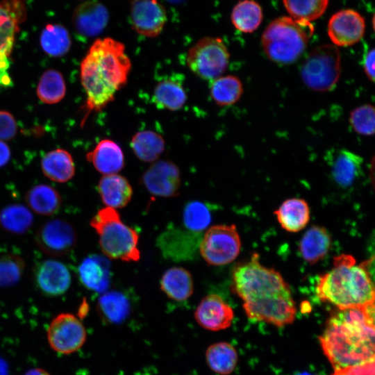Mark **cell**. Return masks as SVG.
<instances>
[{"label":"cell","instance_id":"obj_1","mask_svg":"<svg viewBox=\"0 0 375 375\" xmlns=\"http://www.w3.org/2000/svg\"><path fill=\"white\" fill-rule=\"evenodd\" d=\"M232 278L249 318L277 326L293 322L297 309L288 284L278 272L262 266L258 253L237 265Z\"/></svg>","mask_w":375,"mask_h":375},{"label":"cell","instance_id":"obj_2","mask_svg":"<svg viewBox=\"0 0 375 375\" xmlns=\"http://www.w3.org/2000/svg\"><path fill=\"white\" fill-rule=\"evenodd\" d=\"M374 303L338 309L319 338L334 369L374 361Z\"/></svg>","mask_w":375,"mask_h":375},{"label":"cell","instance_id":"obj_3","mask_svg":"<svg viewBox=\"0 0 375 375\" xmlns=\"http://www.w3.org/2000/svg\"><path fill=\"white\" fill-rule=\"evenodd\" d=\"M131 61L121 42L96 40L81 63V81L86 94L85 110L100 111L127 83Z\"/></svg>","mask_w":375,"mask_h":375},{"label":"cell","instance_id":"obj_4","mask_svg":"<svg viewBox=\"0 0 375 375\" xmlns=\"http://www.w3.org/2000/svg\"><path fill=\"white\" fill-rule=\"evenodd\" d=\"M317 297L338 309L362 307L374 303V288L364 265H356L349 255L334 260L333 268L322 275L316 287Z\"/></svg>","mask_w":375,"mask_h":375},{"label":"cell","instance_id":"obj_5","mask_svg":"<svg viewBox=\"0 0 375 375\" xmlns=\"http://www.w3.org/2000/svg\"><path fill=\"white\" fill-rule=\"evenodd\" d=\"M314 33L310 22L281 17L273 20L262 35L267 56L278 64L288 65L298 59Z\"/></svg>","mask_w":375,"mask_h":375},{"label":"cell","instance_id":"obj_6","mask_svg":"<svg viewBox=\"0 0 375 375\" xmlns=\"http://www.w3.org/2000/svg\"><path fill=\"white\" fill-rule=\"evenodd\" d=\"M90 226L99 235L100 248L106 257L126 262L139 260L138 234L122 222L116 209L106 207L99 210Z\"/></svg>","mask_w":375,"mask_h":375},{"label":"cell","instance_id":"obj_7","mask_svg":"<svg viewBox=\"0 0 375 375\" xmlns=\"http://www.w3.org/2000/svg\"><path fill=\"white\" fill-rule=\"evenodd\" d=\"M340 54L332 44H323L312 49L302 63L301 76L310 89L318 92L335 88L340 75Z\"/></svg>","mask_w":375,"mask_h":375},{"label":"cell","instance_id":"obj_8","mask_svg":"<svg viewBox=\"0 0 375 375\" xmlns=\"http://www.w3.org/2000/svg\"><path fill=\"white\" fill-rule=\"evenodd\" d=\"M229 58L228 50L221 38L204 37L190 48L186 63L199 78L212 81L226 71Z\"/></svg>","mask_w":375,"mask_h":375},{"label":"cell","instance_id":"obj_9","mask_svg":"<svg viewBox=\"0 0 375 375\" xmlns=\"http://www.w3.org/2000/svg\"><path fill=\"white\" fill-rule=\"evenodd\" d=\"M240 235L234 224L210 226L202 236L199 250L210 265H224L233 262L240 253Z\"/></svg>","mask_w":375,"mask_h":375},{"label":"cell","instance_id":"obj_10","mask_svg":"<svg viewBox=\"0 0 375 375\" xmlns=\"http://www.w3.org/2000/svg\"><path fill=\"white\" fill-rule=\"evenodd\" d=\"M47 339L56 352L69 354L78 350L86 339L85 328L74 315L62 313L57 315L47 329Z\"/></svg>","mask_w":375,"mask_h":375},{"label":"cell","instance_id":"obj_11","mask_svg":"<svg viewBox=\"0 0 375 375\" xmlns=\"http://www.w3.org/2000/svg\"><path fill=\"white\" fill-rule=\"evenodd\" d=\"M35 242L46 254L62 256L74 248L77 242V234L69 222L54 219L46 222L38 228L35 234Z\"/></svg>","mask_w":375,"mask_h":375},{"label":"cell","instance_id":"obj_12","mask_svg":"<svg viewBox=\"0 0 375 375\" xmlns=\"http://www.w3.org/2000/svg\"><path fill=\"white\" fill-rule=\"evenodd\" d=\"M140 181L147 190L154 196L174 197L179 193L181 173L173 162L156 160L143 173Z\"/></svg>","mask_w":375,"mask_h":375},{"label":"cell","instance_id":"obj_13","mask_svg":"<svg viewBox=\"0 0 375 375\" xmlns=\"http://www.w3.org/2000/svg\"><path fill=\"white\" fill-rule=\"evenodd\" d=\"M130 17L133 28L147 38L158 37L167 21L159 0H130Z\"/></svg>","mask_w":375,"mask_h":375},{"label":"cell","instance_id":"obj_14","mask_svg":"<svg viewBox=\"0 0 375 375\" xmlns=\"http://www.w3.org/2000/svg\"><path fill=\"white\" fill-rule=\"evenodd\" d=\"M362 16L352 9H344L335 13L328 24V34L336 46L347 47L359 42L365 33Z\"/></svg>","mask_w":375,"mask_h":375},{"label":"cell","instance_id":"obj_15","mask_svg":"<svg viewBox=\"0 0 375 375\" xmlns=\"http://www.w3.org/2000/svg\"><path fill=\"white\" fill-rule=\"evenodd\" d=\"M232 308L217 294H209L201 299L194 312V318L202 328L217 331L227 328L232 323Z\"/></svg>","mask_w":375,"mask_h":375},{"label":"cell","instance_id":"obj_16","mask_svg":"<svg viewBox=\"0 0 375 375\" xmlns=\"http://www.w3.org/2000/svg\"><path fill=\"white\" fill-rule=\"evenodd\" d=\"M71 274L67 267L56 260H46L39 263L34 271L37 288L51 297L65 292L71 284Z\"/></svg>","mask_w":375,"mask_h":375},{"label":"cell","instance_id":"obj_17","mask_svg":"<svg viewBox=\"0 0 375 375\" xmlns=\"http://www.w3.org/2000/svg\"><path fill=\"white\" fill-rule=\"evenodd\" d=\"M201 233L174 228L163 232L158 238V246L163 255L174 260L191 259L201 241Z\"/></svg>","mask_w":375,"mask_h":375},{"label":"cell","instance_id":"obj_18","mask_svg":"<svg viewBox=\"0 0 375 375\" xmlns=\"http://www.w3.org/2000/svg\"><path fill=\"white\" fill-rule=\"evenodd\" d=\"M76 31L85 37L99 35L109 21L106 7L98 1H88L78 6L73 14Z\"/></svg>","mask_w":375,"mask_h":375},{"label":"cell","instance_id":"obj_19","mask_svg":"<svg viewBox=\"0 0 375 375\" xmlns=\"http://www.w3.org/2000/svg\"><path fill=\"white\" fill-rule=\"evenodd\" d=\"M87 160L103 175L117 174L125 165L120 146L110 139L101 140L88 154Z\"/></svg>","mask_w":375,"mask_h":375},{"label":"cell","instance_id":"obj_20","mask_svg":"<svg viewBox=\"0 0 375 375\" xmlns=\"http://www.w3.org/2000/svg\"><path fill=\"white\" fill-rule=\"evenodd\" d=\"M81 283L88 290L106 292L110 283V265L108 259L91 255L83 259L78 267Z\"/></svg>","mask_w":375,"mask_h":375},{"label":"cell","instance_id":"obj_21","mask_svg":"<svg viewBox=\"0 0 375 375\" xmlns=\"http://www.w3.org/2000/svg\"><path fill=\"white\" fill-rule=\"evenodd\" d=\"M98 192L106 207H125L133 196V188L124 176L118 174L103 175L98 184Z\"/></svg>","mask_w":375,"mask_h":375},{"label":"cell","instance_id":"obj_22","mask_svg":"<svg viewBox=\"0 0 375 375\" xmlns=\"http://www.w3.org/2000/svg\"><path fill=\"white\" fill-rule=\"evenodd\" d=\"M331 239L328 231L319 226H310L299 243L302 258L310 265L322 260L329 251Z\"/></svg>","mask_w":375,"mask_h":375},{"label":"cell","instance_id":"obj_23","mask_svg":"<svg viewBox=\"0 0 375 375\" xmlns=\"http://www.w3.org/2000/svg\"><path fill=\"white\" fill-rule=\"evenodd\" d=\"M160 285L169 298L176 301L187 300L194 292L191 274L181 267H173L166 270L160 278Z\"/></svg>","mask_w":375,"mask_h":375},{"label":"cell","instance_id":"obj_24","mask_svg":"<svg viewBox=\"0 0 375 375\" xmlns=\"http://www.w3.org/2000/svg\"><path fill=\"white\" fill-rule=\"evenodd\" d=\"M274 213L281 227L296 233L304 228L310 219V208L304 199L292 198L285 200Z\"/></svg>","mask_w":375,"mask_h":375},{"label":"cell","instance_id":"obj_25","mask_svg":"<svg viewBox=\"0 0 375 375\" xmlns=\"http://www.w3.org/2000/svg\"><path fill=\"white\" fill-rule=\"evenodd\" d=\"M152 99L157 108L176 111L185 104L187 94L180 81L167 78L156 85Z\"/></svg>","mask_w":375,"mask_h":375},{"label":"cell","instance_id":"obj_26","mask_svg":"<svg viewBox=\"0 0 375 375\" xmlns=\"http://www.w3.org/2000/svg\"><path fill=\"white\" fill-rule=\"evenodd\" d=\"M362 158L349 150L338 151L331 159V173L335 181L342 187L351 185L362 169Z\"/></svg>","mask_w":375,"mask_h":375},{"label":"cell","instance_id":"obj_27","mask_svg":"<svg viewBox=\"0 0 375 375\" xmlns=\"http://www.w3.org/2000/svg\"><path fill=\"white\" fill-rule=\"evenodd\" d=\"M43 174L50 180L65 183L75 174L74 163L70 153L62 149L48 152L42 159Z\"/></svg>","mask_w":375,"mask_h":375},{"label":"cell","instance_id":"obj_28","mask_svg":"<svg viewBox=\"0 0 375 375\" xmlns=\"http://www.w3.org/2000/svg\"><path fill=\"white\" fill-rule=\"evenodd\" d=\"M131 147L135 156L141 161L153 162L162 154L165 149L163 137L153 131L137 132L131 138Z\"/></svg>","mask_w":375,"mask_h":375},{"label":"cell","instance_id":"obj_29","mask_svg":"<svg viewBox=\"0 0 375 375\" xmlns=\"http://www.w3.org/2000/svg\"><path fill=\"white\" fill-rule=\"evenodd\" d=\"M25 200L30 209L38 215L44 216L56 213L62 203L58 192L46 184H40L31 188L27 192Z\"/></svg>","mask_w":375,"mask_h":375},{"label":"cell","instance_id":"obj_30","mask_svg":"<svg viewBox=\"0 0 375 375\" xmlns=\"http://www.w3.org/2000/svg\"><path fill=\"white\" fill-rule=\"evenodd\" d=\"M97 308L104 319L114 324L123 322L131 311L128 298L119 291L103 292L98 300Z\"/></svg>","mask_w":375,"mask_h":375},{"label":"cell","instance_id":"obj_31","mask_svg":"<svg viewBox=\"0 0 375 375\" xmlns=\"http://www.w3.org/2000/svg\"><path fill=\"white\" fill-rule=\"evenodd\" d=\"M206 360L214 372L228 375L233 372L237 365L238 353L231 344L226 342H217L208 347Z\"/></svg>","mask_w":375,"mask_h":375},{"label":"cell","instance_id":"obj_32","mask_svg":"<svg viewBox=\"0 0 375 375\" xmlns=\"http://www.w3.org/2000/svg\"><path fill=\"white\" fill-rule=\"evenodd\" d=\"M243 92L240 80L235 76H220L212 80L210 94L216 104L220 106L235 103Z\"/></svg>","mask_w":375,"mask_h":375},{"label":"cell","instance_id":"obj_33","mask_svg":"<svg viewBox=\"0 0 375 375\" xmlns=\"http://www.w3.org/2000/svg\"><path fill=\"white\" fill-rule=\"evenodd\" d=\"M231 22L236 29L243 33H252L260 26L262 19L260 6L253 0H242L233 8Z\"/></svg>","mask_w":375,"mask_h":375},{"label":"cell","instance_id":"obj_34","mask_svg":"<svg viewBox=\"0 0 375 375\" xmlns=\"http://www.w3.org/2000/svg\"><path fill=\"white\" fill-rule=\"evenodd\" d=\"M33 222L32 212L22 204H10L0 210V226L7 232L17 235L24 233Z\"/></svg>","mask_w":375,"mask_h":375},{"label":"cell","instance_id":"obj_35","mask_svg":"<svg viewBox=\"0 0 375 375\" xmlns=\"http://www.w3.org/2000/svg\"><path fill=\"white\" fill-rule=\"evenodd\" d=\"M40 44L47 54L58 57L69 51L71 40L67 30L59 24H49L40 35Z\"/></svg>","mask_w":375,"mask_h":375},{"label":"cell","instance_id":"obj_36","mask_svg":"<svg viewBox=\"0 0 375 375\" xmlns=\"http://www.w3.org/2000/svg\"><path fill=\"white\" fill-rule=\"evenodd\" d=\"M36 92L43 103L53 104L60 101L66 92L65 83L61 73L55 69L47 70L40 79Z\"/></svg>","mask_w":375,"mask_h":375},{"label":"cell","instance_id":"obj_37","mask_svg":"<svg viewBox=\"0 0 375 375\" xmlns=\"http://www.w3.org/2000/svg\"><path fill=\"white\" fill-rule=\"evenodd\" d=\"M291 17L311 22L325 12L328 0H283Z\"/></svg>","mask_w":375,"mask_h":375},{"label":"cell","instance_id":"obj_38","mask_svg":"<svg viewBox=\"0 0 375 375\" xmlns=\"http://www.w3.org/2000/svg\"><path fill=\"white\" fill-rule=\"evenodd\" d=\"M211 222V214L208 207L199 201H192L186 203L183 211V222L186 230L201 233Z\"/></svg>","mask_w":375,"mask_h":375},{"label":"cell","instance_id":"obj_39","mask_svg":"<svg viewBox=\"0 0 375 375\" xmlns=\"http://www.w3.org/2000/svg\"><path fill=\"white\" fill-rule=\"evenodd\" d=\"M25 268L24 260L18 255L8 253L0 256V287H10L20 280Z\"/></svg>","mask_w":375,"mask_h":375},{"label":"cell","instance_id":"obj_40","mask_svg":"<svg viewBox=\"0 0 375 375\" xmlns=\"http://www.w3.org/2000/svg\"><path fill=\"white\" fill-rule=\"evenodd\" d=\"M350 123L356 132L363 135H372L374 132L375 113L372 106L365 104L351 111Z\"/></svg>","mask_w":375,"mask_h":375},{"label":"cell","instance_id":"obj_41","mask_svg":"<svg viewBox=\"0 0 375 375\" xmlns=\"http://www.w3.org/2000/svg\"><path fill=\"white\" fill-rule=\"evenodd\" d=\"M15 32V19L8 10L0 6V54L10 56Z\"/></svg>","mask_w":375,"mask_h":375},{"label":"cell","instance_id":"obj_42","mask_svg":"<svg viewBox=\"0 0 375 375\" xmlns=\"http://www.w3.org/2000/svg\"><path fill=\"white\" fill-rule=\"evenodd\" d=\"M17 133V124L12 115L7 112L0 110V140H10Z\"/></svg>","mask_w":375,"mask_h":375},{"label":"cell","instance_id":"obj_43","mask_svg":"<svg viewBox=\"0 0 375 375\" xmlns=\"http://www.w3.org/2000/svg\"><path fill=\"white\" fill-rule=\"evenodd\" d=\"M374 361L335 369L332 375H374Z\"/></svg>","mask_w":375,"mask_h":375},{"label":"cell","instance_id":"obj_44","mask_svg":"<svg viewBox=\"0 0 375 375\" xmlns=\"http://www.w3.org/2000/svg\"><path fill=\"white\" fill-rule=\"evenodd\" d=\"M8 56L0 54V85L9 86L12 84L8 70L10 67Z\"/></svg>","mask_w":375,"mask_h":375},{"label":"cell","instance_id":"obj_45","mask_svg":"<svg viewBox=\"0 0 375 375\" xmlns=\"http://www.w3.org/2000/svg\"><path fill=\"white\" fill-rule=\"evenodd\" d=\"M374 49H372L363 58L364 71L371 81L374 80Z\"/></svg>","mask_w":375,"mask_h":375},{"label":"cell","instance_id":"obj_46","mask_svg":"<svg viewBox=\"0 0 375 375\" xmlns=\"http://www.w3.org/2000/svg\"><path fill=\"white\" fill-rule=\"evenodd\" d=\"M10 158V151L8 146L0 140V167L6 165Z\"/></svg>","mask_w":375,"mask_h":375},{"label":"cell","instance_id":"obj_47","mask_svg":"<svg viewBox=\"0 0 375 375\" xmlns=\"http://www.w3.org/2000/svg\"><path fill=\"white\" fill-rule=\"evenodd\" d=\"M24 375H50V374L42 369L35 368V369L28 370Z\"/></svg>","mask_w":375,"mask_h":375},{"label":"cell","instance_id":"obj_48","mask_svg":"<svg viewBox=\"0 0 375 375\" xmlns=\"http://www.w3.org/2000/svg\"><path fill=\"white\" fill-rule=\"evenodd\" d=\"M0 375H8V366L7 362L0 356Z\"/></svg>","mask_w":375,"mask_h":375},{"label":"cell","instance_id":"obj_49","mask_svg":"<svg viewBox=\"0 0 375 375\" xmlns=\"http://www.w3.org/2000/svg\"><path fill=\"white\" fill-rule=\"evenodd\" d=\"M297 375H313V374H310L308 372H302V373H300V374H299Z\"/></svg>","mask_w":375,"mask_h":375},{"label":"cell","instance_id":"obj_50","mask_svg":"<svg viewBox=\"0 0 375 375\" xmlns=\"http://www.w3.org/2000/svg\"><path fill=\"white\" fill-rule=\"evenodd\" d=\"M169 2H172V3H176V2H179L182 0H167Z\"/></svg>","mask_w":375,"mask_h":375}]
</instances>
